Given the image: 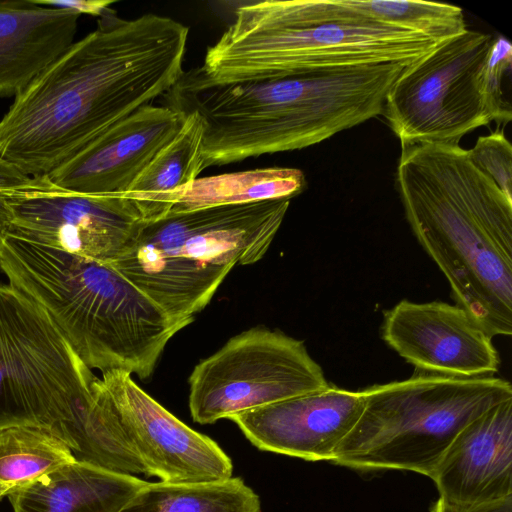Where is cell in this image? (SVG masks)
Returning a JSON list of instances; mask_svg holds the SVG:
<instances>
[{
	"label": "cell",
	"instance_id": "cell-8",
	"mask_svg": "<svg viewBox=\"0 0 512 512\" xmlns=\"http://www.w3.org/2000/svg\"><path fill=\"white\" fill-rule=\"evenodd\" d=\"M96 377L41 307L0 283V431L38 427L69 447Z\"/></svg>",
	"mask_w": 512,
	"mask_h": 512
},
{
	"label": "cell",
	"instance_id": "cell-21",
	"mask_svg": "<svg viewBox=\"0 0 512 512\" xmlns=\"http://www.w3.org/2000/svg\"><path fill=\"white\" fill-rule=\"evenodd\" d=\"M259 496L240 477L209 483L148 482L120 512H260Z\"/></svg>",
	"mask_w": 512,
	"mask_h": 512
},
{
	"label": "cell",
	"instance_id": "cell-19",
	"mask_svg": "<svg viewBox=\"0 0 512 512\" xmlns=\"http://www.w3.org/2000/svg\"><path fill=\"white\" fill-rule=\"evenodd\" d=\"M175 137L157 154L123 195L132 201L145 222L165 216L177 192L205 169L204 122L194 111L185 113Z\"/></svg>",
	"mask_w": 512,
	"mask_h": 512
},
{
	"label": "cell",
	"instance_id": "cell-11",
	"mask_svg": "<svg viewBox=\"0 0 512 512\" xmlns=\"http://www.w3.org/2000/svg\"><path fill=\"white\" fill-rule=\"evenodd\" d=\"M2 228L29 240L112 265L135 242L145 221L124 196L87 194L29 177L2 193Z\"/></svg>",
	"mask_w": 512,
	"mask_h": 512
},
{
	"label": "cell",
	"instance_id": "cell-13",
	"mask_svg": "<svg viewBox=\"0 0 512 512\" xmlns=\"http://www.w3.org/2000/svg\"><path fill=\"white\" fill-rule=\"evenodd\" d=\"M381 336L418 372L475 378L499 370L492 337L456 304L402 300L384 312Z\"/></svg>",
	"mask_w": 512,
	"mask_h": 512
},
{
	"label": "cell",
	"instance_id": "cell-16",
	"mask_svg": "<svg viewBox=\"0 0 512 512\" xmlns=\"http://www.w3.org/2000/svg\"><path fill=\"white\" fill-rule=\"evenodd\" d=\"M440 499L477 505L512 496V399L468 423L430 477Z\"/></svg>",
	"mask_w": 512,
	"mask_h": 512
},
{
	"label": "cell",
	"instance_id": "cell-9",
	"mask_svg": "<svg viewBox=\"0 0 512 512\" xmlns=\"http://www.w3.org/2000/svg\"><path fill=\"white\" fill-rule=\"evenodd\" d=\"M328 386L301 340L257 326L230 338L194 367L189 409L193 421L212 424Z\"/></svg>",
	"mask_w": 512,
	"mask_h": 512
},
{
	"label": "cell",
	"instance_id": "cell-10",
	"mask_svg": "<svg viewBox=\"0 0 512 512\" xmlns=\"http://www.w3.org/2000/svg\"><path fill=\"white\" fill-rule=\"evenodd\" d=\"M490 34L466 30L408 66L389 90L382 115L401 146L459 144L491 123L480 92Z\"/></svg>",
	"mask_w": 512,
	"mask_h": 512
},
{
	"label": "cell",
	"instance_id": "cell-17",
	"mask_svg": "<svg viewBox=\"0 0 512 512\" xmlns=\"http://www.w3.org/2000/svg\"><path fill=\"white\" fill-rule=\"evenodd\" d=\"M79 17L33 0H0V97H15L73 44Z\"/></svg>",
	"mask_w": 512,
	"mask_h": 512
},
{
	"label": "cell",
	"instance_id": "cell-18",
	"mask_svg": "<svg viewBox=\"0 0 512 512\" xmlns=\"http://www.w3.org/2000/svg\"><path fill=\"white\" fill-rule=\"evenodd\" d=\"M147 483L75 460L6 496L13 512H120Z\"/></svg>",
	"mask_w": 512,
	"mask_h": 512
},
{
	"label": "cell",
	"instance_id": "cell-6",
	"mask_svg": "<svg viewBox=\"0 0 512 512\" xmlns=\"http://www.w3.org/2000/svg\"><path fill=\"white\" fill-rule=\"evenodd\" d=\"M290 200L214 206L146 222L111 266L172 319L191 323L235 265L265 255Z\"/></svg>",
	"mask_w": 512,
	"mask_h": 512
},
{
	"label": "cell",
	"instance_id": "cell-14",
	"mask_svg": "<svg viewBox=\"0 0 512 512\" xmlns=\"http://www.w3.org/2000/svg\"><path fill=\"white\" fill-rule=\"evenodd\" d=\"M185 115L169 105H145L65 160L48 178L87 194L123 196L175 137Z\"/></svg>",
	"mask_w": 512,
	"mask_h": 512
},
{
	"label": "cell",
	"instance_id": "cell-15",
	"mask_svg": "<svg viewBox=\"0 0 512 512\" xmlns=\"http://www.w3.org/2000/svg\"><path fill=\"white\" fill-rule=\"evenodd\" d=\"M364 407L362 391L324 390L231 416L258 449L308 461L333 460Z\"/></svg>",
	"mask_w": 512,
	"mask_h": 512
},
{
	"label": "cell",
	"instance_id": "cell-24",
	"mask_svg": "<svg viewBox=\"0 0 512 512\" xmlns=\"http://www.w3.org/2000/svg\"><path fill=\"white\" fill-rule=\"evenodd\" d=\"M512 46L503 36L493 39L480 73V92L490 121L506 124L511 121V106L505 100L502 83L510 74Z\"/></svg>",
	"mask_w": 512,
	"mask_h": 512
},
{
	"label": "cell",
	"instance_id": "cell-22",
	"mask_svg": "<svg viewBox=\"0 0 512 512\" xmlns=\"http://www.w3.org/2000/svg\"><path fill=\"white\" fill-rule=\"evenodd\" d=\"M70 448L33 426L0 431V497L75 461Z\"/></svg>",
	"mask_w": 512,
	"mask_h": 512
},
{
	"label": "cell",
	"instance_id": "cell-3",
	"mask_svg": "<svg viewBox=\"0 0 512 512\" xmlns=\"http://www.w3.org/2000/svg\"><path fill=\"white\" fill-rule=\"evenodd\" d=\"M410 65L332 66L282 77L213 84L200 67L165 95L204 122V167L298 150L382 114L387 94Z\"/></svg>",
	"mask_w": 512,
	"mask_h": 512
},
{
	"label": "cell",
	"instance_id": "cell-2",
	"mask_svg": "<svg viewBox=\"0 0 512 512\" xmlns=\"http://www.w3.org/2000/svg\"><path fill=\"white\" fill-rule=\"evenodd\" d=\"M396 185L419 244L455 304L492 338L512 334V198L459 144L402 146Z\"/></svg>",
	"mask_w": 512,
	"mask_h": 512
},
{
	"label": "cell",
	"instance_id": "cell-5",
	"mask_svg": "<svg viewBox=\"0 0 512 512\" xmlns=\"http://www.w3.org/2000/svg\"><path fill=\"white\" fill-rule=\"evenodd\" d=\"M437 45L345 0H266L237 7L200 69L213 84L263 81L332 66L411 65Z\"/></svg>",
	"mask_w": 512,
	"mask_h": 512
},
{
	"label": "cell",
	"instance_id": "cell-12",
	"mask_svg": "<svg viewBox=\"0 0 512 512\" xmlns=\"http://www.w3.org/2000/svg\"><path fill=\"white\" fill-rule=\"evenodd\" d=\"M101 383L146 475L164 483H209L232 477L220 446L180 421L123 370L102 373Z\"/></svg>",
	"mask_w": 512,
	"mask_h": 512
},
{
	"label": "cell",
	"instance_id": "cell-7",
	"mask_svg": "<svg viewBox=\"0 0 512 512\" xmlns=\"http://www.w3.org/2000/svg\"><path fill=\"white\" fill-rule=\"evenodd\" d=\"M363 411L332 462L431 477L456 435L493 406L512 399L509 381L418 372L362 390Z\"/></svg>",
	"mask_w": 512,
	"mask_h": 512
},
{
	"label": "cell",
	"instance_id": "cell-25",
	"mask_svg": "<svg viewBox=\"0 0 512 512\" xmlns=\"http://www.w3.org/2000/svg\"><path fill=\"white\" fill-rule=\"evenodd\" d=\"M467 152L473 164L512 198V147L503 131L479 137Z\"/></svg>",
	"mask_w": 512,
	"mask_h": 512
},
{
	"label": "cell",
	"instance_id": "cell-27",
	"mask_svg": "<svg viewBox=\"0 0 512 512\" xmlns=\"http://www.w3.org/2000/svg\"><path fill=\"white\" fill-rule=\"evenodd\" d=\"M431 512H512V496L477 505H456L439 498Z\"/></svg>",
	"mask_w": 512,
	"mask_h": 512
},
{
	"label": "cell",
	"instance_id": "cell-4",
	"mask_svg": "<svg viewBox=\"0 0 512 512\" xmlns=\"http://www.w3.org/2000/svg\"><path fill=\"white\" fill-rule=\"evenodd\" d=\"M0 270L50 317L78 358L101 373L147 380L189 325L168 316L114 267L0 230Z\"/></svg>",
	"mask_w": 512,
	"mask_h": 512
},
{
	"label": "cell",
	"instance_id": "cell-23",
	"mask_svg": "<svg viewBox=\"0 0 512 512\" xmlns=\"http://www.w3.org/2000/svg\"><path fill=\"white\" fill-rule=\"evenodd\" d=\"M357 11L421 34L440 44L467 30L463 10L454 5L411 0H345Z\"/></svg>",
	"mask_w": 512,
	"mask_h": 512
},
{
	"label": "cell",
	"instance_id": "cell-28",
	"mask_svg": "<svg viewBox=\"0 0 512 512\" xmlns=\"http://www.w3.org/2000/svg\"><path fill=\"white\" fill-rule=\"evenodd\" d=\"M30 176L24 174L15 165L0 156V224L3 226L7 221V212L2 198V193L11 187L20 185L27 181Z\"/></svg>",
	"mask_w": 512,
	"mask_h": 512
},
{
	"label": "cell",
	"instance_id": "cell-26",
	"mask_svg": "<svg viewBox=\"0 0 512 512\" xmlns=\"http://www.w3.org/2000/svg\"><path fill=\"white\" fill-rule=\"evenodd\" d=\"M36 4L73 11L79 15L88 14L101 17L114 1L112 0H33Z\"/></svg>",
	"mask_w": 512,
	"mask_h": 512
},
{
	"label": "cell",
	"instance_id": "cell-20",
	"mask_svg": "<svg viewBox=\"0 0 512 512\" xmlns=\"http://www.w3.org/2000/svg\"><path fill=\"white\" fill-rule=\"evenodd\" d=\"M306 186L304 173L297 168L271 167L198 177L176 193L169 212L244 204L298 195Z\"/></svg>",
	"mask_w": 512,
	"mask_h": 512
},
{
	"label": "cell",
	"instance_id": "cell-1",
	"mask_svg": "<svg viewBox=\"0 0 512 512\" xmlns=\"http://www.w3.org/2000/svg\"><path fill=\"white\" fill-rule=\"evenodd\" d=\"M189 28L152 13L111 8L96 28L43 69L0 120V156L46 175L179 81Z\"/></svg>",
	"mask_w": 512,
	"mask_h": 512
}]
</instances>
